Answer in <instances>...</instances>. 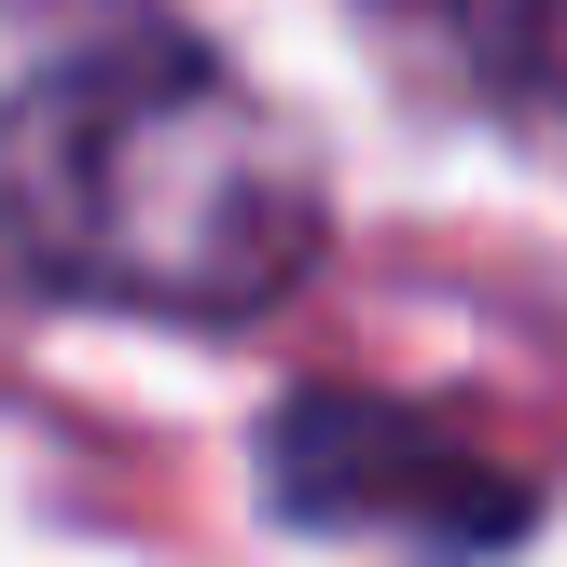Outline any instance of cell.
I'll return each mask as SVG.
<instances>
[{"label":"cell","mask_w":567,"mask_h":567,"mask_svg":"<svg viewBox=\"0 0 567 567\" xmlns=\"http://www.w3.org/2000/svg\"><path fill=\"white\" fill-rule=\"evenodd\" d=\"M0 208L55 291L153 305V319H264L332 221L305 125L194 42L55 70L0 138Z\"/></svg>","instance_id":"obj_1"},{"label":"cell","mask_w":567,"mask_h":567,"mask_svg":"<svg viewBox=\"0 0 567 567\" xmlns=\"http://www.w3.org/2000/svg\"><path fill=\"white\" fill-rule=\"evenodd\" d=\"M264 498L319 540H374L415 567H471V554H513L526 540V485L457 443L443 415L415 402H360V388H291L264 430Z\"/></svg>","instance_id":"obj_2"}]
</instances>
